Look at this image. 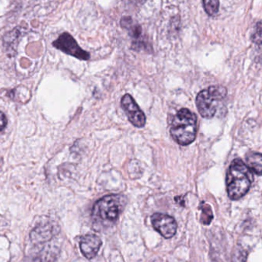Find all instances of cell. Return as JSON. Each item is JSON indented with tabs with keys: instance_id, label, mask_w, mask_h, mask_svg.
<instances>
[{
	"instance_id": "cell-1",
	"label": "cell",
	"mask_w": 262,
	"mask_h": 262,
	"mask_svg": "<svg viewBox=\"0 0 262 262\" xmlns=\"http://www.w3.org/2000/svg\"><path fill=\"white\" fill-rule=\"evenodd\" d=\"M254 176L252 171L241 159H234L226 176L227 191L232 200H237L247 194L251 188Z\"/></svg>"
},
{
	"instance_id": "cell-2",
	"label": "cell",
	"mask_w": 262,
	"mask_h": 262,
	"mask_svg": "<svg viewBox=\"0 0 262 262\" xmlns=\"http://www.w3.org/2000/svg\"><path fill=\"white\" fill-rule=\"evenodd\" d=\"M170 133L173 139L180 145H190L194 142L197 134V118L188 108L178 112L171 121Z\"/></svg>"
},
{
	"instance_id": "cell-3",
	"label": "cell",
	"mask_w": 262,
	"mask_h": 262,
	"mask_svg": "<svg viewBox=\"0 0 262 262\" xmlns=\"http://www.w3.org/2000/svg\"><path fill=\"white\" fill-rule=\"evenodd\" d=\"M125 199L120 194H108L99 199L93 209V217L100 223H113L117 220Z\"/></svg>"
},
{
	"instance_id": "cell-4",
	"label": "cell",
	"mask_w": 262,
	"mask_h": 262,
	"mask_svg": "<svg viewBox=\"0 0 262 262\" xmlns=\"http://www.w3.org/2000/svg\"><path fill=\"white\" fill-rule=\"evenodd\" d=\"M227 89L222 85H212L202 90L196 97V106L201 116L211 119L217 113L219 102L227 96Z\"/></svg>"
},
{
	"instance_id": "cell-5",
	"label": "cell",
	"mask_w": 262,
	"mask_h": 262,
	"mask_svg": "<svg viewBox=\"0 0 262 262\" xmlns=\"http://www.w3.org/2000/svg\"><path fill=\"white\" fill-rule=\"evenodd\" d=\"M53 47L63 53L81 60H89L90 55L82 50L76 39L67 33H62L53 43Z\"/></svg>"
},
{
	"instance_id": "cell-6",
	"label": "cell",
	"mask_w": 262,
	"mask_h": 262,
	"mask_svg": "<svg viewBox=\"0 0 262 262\" xmlns=\"http://www.w3.org/2000/svg\"><path fill=\"white\" fill-rule=\"evenodd\" d=\"M121 105L128 116V120L134 126L137 128L145 126L146 117L131 95L125 94L122 98Z\"/></svg>"
},
{
	"instance_id": "cell-7",
	"label": "cell",
	"mask_w": 262,
	"mask_h": 262,
	"mask_svg": "<svg viewBox=\"0 0 262 262\" xmlns=\"http://www.w3.org/2000/svg\"><path fill=\"white\" fill-rule=\"evenodd\" d=\"M153 228L165 238H171L177 231V222L168 214L156 213L151 217Z\"/></svg>"
},
{
	"instance_id": "cell-8",
	"label": "cell",
	"mask_w": 262,
	"mask_h": 262,
	"mask_svg": "<svg viewBox=\"0 0 262 262\" xmlns=\"http://www.w3.org/2000/svg\"><path fill=\"white\" fill-rule=\"evenodd\" d=\"M102 240L99 236L90 234H86L81 238L79 246L82 254L86 258L92 259L96 257L102 246Z\"/></svg>"
},
{
	"instance_id": "cell-9",
	"label": "cell",
	"mask_w": 262,
	"mask_h": 262,
	"mask_svg": "<svg viewBox=\"0 0 262 262\" xmlns=\"http://www.w3.org/2000/svg\"><path fill=\"white\" fill-rule=\"evenodd\" d=\"M56 227L51 223L37 225L30 234V238L33 243L42 244L51 240L56 234Z\"/></svg>"
},
{
	"instance_id": "cell-10",
	"label": "cell",
	"mask_w": 262,
	"mask_h": 262,
	"mask_svg": "<svg viewBox=\"0 0 262 262\" xmlns=\"http://www.w3.org/2000/svg\"><path fill=\"white\" fill-rule=\"evenodd\" d=\"M247 166L257 176L261 174V155L258 152H250L246 156Z\"/></svg>"
},
{
	"instance_id": "cell-11",
	"label": "cell",
	"mask_w": 262,
	"mask_h": 262,
	"mask_svg": "<svg viewBox=\"0 0 262 262\" xmlns=\"http://www.w3.org/2000/svg\"><path fill=\"white\" fill-rule=\"evenodd\" d=\"M202 209V216H201V222L205 225H209L213 219L212 211L211 207L207 204L202 203L200 205Z\"/></svg>"
},
{
	"instance_id": "cell-12",
	"label": "cell",
	"mask_w": 262,
	"mask_h": 262,
	"mask_svg": "<svg viewBox=\"0 0 262 262\" xmlns=\"http://www.w3.org/2000/svg\"><path fill=\"white\" fill-rule=\"evenodd\" d=\"M203 7L209 16H214L219 12V2L217 0H205L203 1Z\"/></svg>"
},
{
	"instance_id": "cell-13",
	"label": "cell",
	"mask_w": 262,
	"mask_h": 262,
	"mask_svg": "<svg viewBox=\"0 0 262 262\" xmlns=\"http://www.w3.org/2000/svg\"><path fill=\"white\" fill-rule=\"evenodd\" d=\"M26 262H50V254L41 252L38 255L30 257Z\"/></svg>"
},
{
	"instance_id": "cell-14",
	"label": "cell",
	"mask_w": 262,
	"mask_h": 262,
	"mask_svg": "<svg viewBox=\"0 0 262 262\" xmlns=\"http://www.w3.org/2000/svg\"><path fill=\"white\" fill-rule=\"evenodd\" d=\"M7 125V116L3 112L0 111V131H2Z\"/></svg>"
}]
</instances>
